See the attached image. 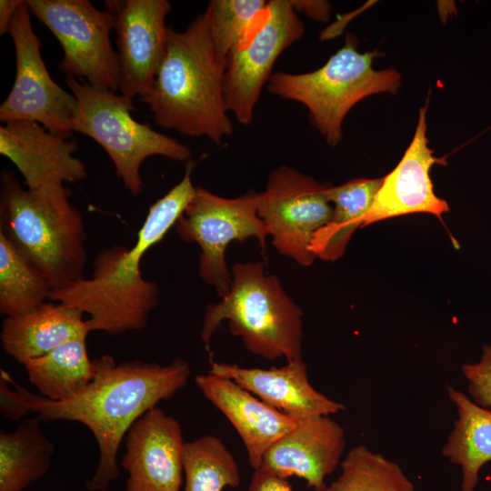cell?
I'll list each match as a JSON object with an SVG mask.
<instances>
[{"instance_id": "cell-1", "label": "cell", "mask_w": 491, "mask_h": 491, "mask_svg": "<svg viewBox=\"0 0 491 491\" xmlns=\"http://www.w3.org/2000/svg\"><path fill=\"white\" fill-rule=\"evenodd\" d=\"M95 375L75 396L52 401L22 387L30 411L41 421L79 422L93 433L99 457L89 491H105L120 474L117 452L132 425L162 400L184 387L191 371L187 362L176 358L166 366L140 360L116 364L109 355L95 358Z\"/></svg>"}, {"instance_id": "cell-2", "label": "cell", "mask_w": 491, "mask_h": 491, "mask_svg": "<svg viewBox=\"0 0 491 491\" xmlns=\"http://www.w3.org/2000/svg\"><path fill=\"white\" fill-rule=\"evenodd\" d=\"M194 164H186L183 178L148 209L135 244L113 246L94 259L89 278L83 277L52 290L49 301L81 310L91 332L119 335L145 328L158 303L159 288L143 276L145 254L175 225L195 193L192 182Z\"/></svg>"}, {"instance_id": "cell-3", "label": "cell", "mask_w": 491, "mask_h": 491, "mask_svg": "<svg viewBox=\"0 0 491 491\" xmlns=\"http://www.w3.org/2000/svg\"><path fill=\"white\" fill-rule=\"evenodd\" d=\"M225 65L215 51L204 12L184 31L168 28L153 86L140 100L155 125L221 145L234 129L224 97Z\"/></svg>"}, {"instance_id": "cell-4", "label": "cell", "mask_w": 491, "mask_h": 491, "mask_svg": "<svg viewBox=\"0 0 491 491\" xmlns=\"http://www.w3.org/2000/svg\"><path fill=\"white\" fill-rule=\"evenodd\" d=\"M70 195L65 184L28 189L1 173L0 232L53 290L85 277V225Z\"/></svg>"}, {"instance_id": "cell-5", "label": "cell", "mask_w": 491, "mask_h": 491, "mask_svg": "<svg viewBox=\"0 0 491 491\" xmlns=\"http://www.w3.org/2000/svg\"><path fill=\"white\" fill-rule=\"evenodd\" d=\"M302 316L278 278L265 274L261 262L237 263L232 266L228 294L206 306L200 336L208 345L226 320L252 354L269 360H302Z\"/></svg>"}, {"instance_id": "cell-6", "label": "cell", "mask_w": 491, "mask_h": 491, "mask_svg": "<svg viewBox=\"0 0 491 491\" xmlns=\"http://www.w3.org/2000/svg\"><path fill=\"white\" fill-rule=\"evenodd\" d=\"M352 34L345 45L320 68L304 74L276 72L267 89L282 99L304 105L311 123L334 146L342 139V123L348 111L365 97L396 93L401 76L395 69L375 70L377 52L359 53Z\"/></svg>"}, {"instance_id": "cell-7", "label": "cell", "mask_w": 491, "mask_h": 491, "mask_svg": "<svg viewBox=\"0 0 491 491\" xmlns=\"http://www.w3.org/2000/svg\"><path fill=\"white\" fill-rule=\"evenodd\" d=\"M65 82L76 100L73 131L89 136L102 146L117 177L133 195L143 193L140 168L146 158H191L188 146L132 116L131 112L135 109L133 98L74 77H66Z\"/></svg>"}, {"instance_id": "cell-8", "label": "cell", "mask_w": 491, "mask_h": 491, "mask_svg": "<svg viewBox=\"0 0 491 491\" xmlns=\"http://www.w3.org/2000/svg\"><path fill=\"white\" fill-rule=\"evenodd\" d=\"M257 201L258 193L254 190L226 198L196 186L194 197L175 225L181 239L199 246V276L215 287L220 297L228 294L232 281L225 263L227 246L254 237L263 249L266 247L269 235L258 216Z\"/></svg>"}, {"instance_id": "cell-9", "label": "cell", "mask_w": 491, "mask_h": 491, "mask_svg": "<svg viewBox=\"0 0 491 491\" xmlns=\"http://www.w3.org/2000/svg\"><path fill=\"white\" fill-rule=\"evenodd\" d=\"M26 1L31 14L59 42L63 58L58 68L66 77L118 91V58L110 39L114 21L107 9L99 10L88 0Z\"/></svg>"}, {"instance_id": "cell-10", "label": "cell", "mask_w": 491, "mask_h": 491, "mask_svg": "<svg viewBox=\"0 0 491 491\" xmlns=\"http://www.w3.org/2000/svg\"><path fill=\"white\" fill-rule=\"evenodd\" d=\"M305 25L291 0H271L226 58L224 97L242 125L254 117L262 89L281 54L298 41Z\"/></svg>"}, {"instance_id": "cell-11", "label": "cell", "mask_w": 491, "mask_h": 491, "mask_svg": "<svg viewBox=\"0 0 491 491\" xmlns=\"http://www.w3.org/2000/svg\"><path fill=\"white\" fill-rule=\"evenodd\" d=\"M7 33L15 46V77L0 105V121H34L56 135L71 138L76 100L51 77L26 0L17 9Z\"/></svg>"}, {"instance_id": "cell-12", "label": "cell", "mask_w": 491, "mask_h": 491, "mask_svg": "<svg viewBox=\"0 0 491 491\" xmlns=\"http://www.w3.org/2000/svg\"><path fill=\"white\" fill-rule=\"evenodd\" d=\"M329 185L280 165L269 174L265 190L258 193L257 214L273 246L302 266L313 264L312 239L331 217Z\"/></svg>"}, {"instance_id": "cell-13", "label": "cell", "mask_w": 491, "mask_h": 491, "mask_svg": "<svg viewBox=\"0 0 491 491\" xmlns=\"http://www.w3.org/2000/svg\"><path fill=\"white\" fill-rule=\"evenodd\" d=\"M105 8L113 16L119 65L120 94L135 98L152 88L163 59L171 10L166 0H111Z\"/></svg>"}, {"instance_id": "cell-14", "label": "cell", "mask_w": 491, "mask_h": 491, "mask_svg": "<svg viewBox=\"0 0 491 491\" xmlns=\"http://www.w3.org/2000/svg\"><path fill=\"white\" fill-rule=\"evenodd\" d=\"M185 443L180 423L155 406L125 436V491H181Z\"/></svg>"}, {"instance_id": "cell-15", "label": "cell", "mask_w": 491, "mask_h": 491, "mask_svg": "<svg viewBox=\"0 0 491 491\" xmlns=\"http://www.w3.org/2000/svg\"><path fill=\"white\" fill-rule=\"evenodd\" d=\"M426 105L420 108L414 137L397 165L386 176L361 227L387 218L427 213L441 219L447 203L434 192L430 169L445 163L433 155L426 137Z\"/></svg>"}, {"instance_id": "cell-16", "label": "cell", "mask_w": 491, "mask_h": 491, "mask_svg": "<svg viewBox=\"0 0 491 491\" xmlns=\"http://www.w3.org/2000/svg\"><path fill=\"white\" fill-rule=\"evenodd\" d=\"M77 141L56 135L34 121H14L0 126V154L22 175L25 187L83 181L85 164L75 157Z\"/></svg>"}, {"instance_id": "cell-17", "label": "cell", "mask_w": 491, "mask_h": 491, "mask_svg": "<svg viewBox=\"0 0 491 491\" xmlns=\"http://www.w3.org/2000/svg\"><path fill=\"white\" fill-rule=\"evenodd\" d=\"M345 446L342 426L329 416H317L297 423L276 441L259 468L286 479L300 477L314 491H326V478L340 465Z\"/></svg>"}, {"instance_id": "cell-18", "label": "cell", "mask_w": 491, "mask_h": 491, "mask_svg": "<svg viewBox=\"0 0 491 491\" xmlns=\"http://www.w3.org/2000/svg\"><path fill=\"white\" fill-rule=\"evenodd\" d=\"M209 373L235 381L296 423L346 409L312 386L303 359L267 369L213 362Z\"/></svg>"}, {"instance_id": "cell-19", "label": "cell", "mask_w": 491, "mask_h": 491, "mask_svg": "<svg viewBox=\"0 0 491 491\" xmlns=\"http://www.w3.org/2000/svg\"><path fill=\"white\" fill-rule=\"evenodd\" d=\"M195 381L238 433L255 470L261 466L266 450L297 425L231 379L208 372L196 376Z\"/></svg>"}, {"instance_id": "cell-20", "label": "cell", "mask_w": 491, "mask_h": 491, "mask_svg": "<svg viewBox=\"0 0 491 491\" xmlns=\"http://www.w3.org/2000/svg\"><path fill=\"white\" fill-rule=\"evenodd\" d=\"M84 313L63 303L47 301L26 313L5 317L0 334L3 350L16 362L41 356L90 329Z\"/></svg>"}, {"instance_id": "cell-21", "label": "cell", "mask_w": 491, "mask_h": 491, "mask_svg": "<svg viewBox=\"0 0 491 491\" xmlns=\"http://www.w3.org/2000/svg\"><path fill=\"white\" fill-rule=\"evenodd\" d=\"M457 418L442 454L462 472L461 491H475L482 466L491 461V410L476 405L460 390L446 387Z\"/></svg>"}, {"instance_id": "cell-22", "label": "cell", "mask_w": 491, "mask_h": 491, "mask_svg": "<svg viewBox=\"0 0 491 491\" xmlns=\"http://www.w3.org/2000/svg\"><path fill=\"white\" fill-rule=\"evenodd\" d=\"M383 180L384 177L355 178L340 185H329L332 215L312 239L310 248L316 257L336 261L344 255L352 235L362 226Z\"/></svg>"}, {"instance_id": "cell-23", "label": "cell", "mask_w": 491, "mask_h": 491, "mask_svg": "<svg viewBox=\"0 0 491 491\" xmlns=\"http://www.w3.org/2000/svg\"><path fill=\"white\" fill-rule=\"evenodd\" d=\"M54 443L36 416L0 432V491H23L49 469Z\"/></svg>"}, {"instance_id": "cell-24", "label": "cell", "mask_w": 491, "mask_h": 491, "mask_svg": "<svg viewBox=\"0 0 491 491\" xmlns=\"http://www.w3.org/2000/svg\"><path fill=\"white\" fill-rule=\"evenodd\" d=\"M86 336L70 340L25 364L30 382L52 401H64L84 390L95 375L87 355Z\"/></svg>"}, {"instance_id": "cell-25", "label": "cell", "mask_w": 491, "mask_h": 491, "mask_svg": "<svg viewBox=\"0 0 491 491\" xmlns=\"http://www.w3.org/2000/svg\"><path fill=\"white\" fill-rule=\"evenodd\" d=\"M52 287L0 232V313L5 317L49 301Z\"/></svg>"}, {"instance_id": "cell-26", "label": "cell", "mask_w": 491, "mask_h": 491, "mask_svg": "<svg viewBox=\"0 0 491 491\" xmlns=\"http://www.w3.org/2000/svg\"><path fill=\"white\" fill-rule=\"evenodd\" d=\"M184 474L181 491H223L241 482L233 454L218 437L210 435L185 443Z\"/></svg>"}, {"instance_id": "cell-27", "label": "cell", "mask_w": 491, "mask_h": 491, "mask_svg": "<svg viewBox=\"0 0 491 491\" xmlns=\"http://www.w3.org/2000/svg\"><path fill=\"white\" fill-rule=\"evenodd\" d=\"M339 466L340 476L326 491H415L397 463L364 445L351 448Z\"/></svg>"}, {"instance_id": "cell-28", "label": "cell", "mask_w": 491, "mask_h": 491, "mask_svg": "<svg viewBox=\"0 0 491 491\" xmlns=\"http://www.w3.org/2000/svg\"><path fill=\"white\" fill-rule=\"evenodd\" d=\"M265 0H212L205 13L215 51L226 63L232 49L241 41L266 7Z\"/></svg>"}, {"instance_id": "cell-29", "label": "cell", "mask_w": 491, "mask_h": 491, "mask_svg": "<svg viewBox=\"0 0 491 491\" xmlns=\"http://www.w3.org/2000/svg\"><path fill=\"white\" fill-rule=\"evenodd\" d=\"M462 373L468 385L473 401L486 409H491V346H483L480 359L462 366Z\"/></svg>"}, {"instance_id": "cell-30", "label": "cell", "mask_w": 491, "mask_h": 491, "mask_svg": "<svg viewBox=\"0 0 491 491\" xmlns=\"http://www.w3.org/2000/svg\"><path fill=\"white\" fill-rule=\"evenodd\" d=\"M8 379L15 387L12 389L8 385L6 372L4 369L0 371V413L11 420H20L27 412L30 411L22 386L17 385L9 376Z\"/></svg>"}, {"instance_id": "cell-31", "label": "cell", "mask_w": 491, "mask_h": 491, "mask_svg": "<svg viewBox=\"0 0 491 491\" xmlns=\"http://www.w3.org/2000/svg\"><path fill=\"white\" fill-rule=\"evenodd\" d=\"M246 491H293L286 478L264 469L255 470Z\"/></svg>"}, {"instance_id": "cell-32", "label": "cell", "mask_w": 491, "mask_h": 491, "mask_svg": "<svg viewBox=\"0 0 491 491\" xmlns=\"http://www.w3.org/2000/svg\"><path fill=\"white\" fill-rule=\"evenodd\" d=\"M296 12H304L306 15L318 20L328 18L330 5L324 1H291Z\"/></svg>"}, {"instance_id": "cell-33", "label": "cell", "mask_w": 491, "mask_h": 491, "mask_svg": "<svg viewBox=\"0 0 491 491\" xmlns=\"http://www.w3.org/2000/svg\"><path fill=\"white\" fill-rule=\"evenodd\" d=\"M25 0H1L0 1V35L8 32L10 24L17 9Z\"/></svg>"}]
</instances>
